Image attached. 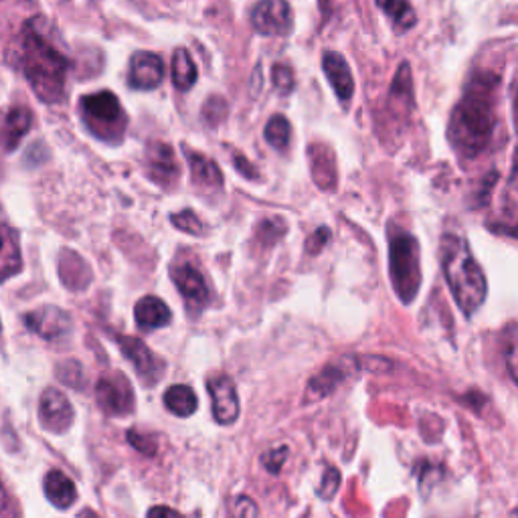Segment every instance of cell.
Wrapping results in <instances>:
<instances>
[{
	"label": "cell",
	"instance_id": "6da1fadb",
	"mask_svg": "<svg viewBox=\"0 0 518 518\" xmlns=\"http://www.w3.org/2000/svg\"><path fill=\"white\" fill-rule=\"evenodd\" d=\"M498 77L490 73L476 75L462 102L452 112L450 140L464 160L480 156L492 138L496 116H494V92Z\"/></svg>",
	"mask_w": 518,
	"mask_h": 518
},
{
	"label": "cell",
	"instance_id": "7a4b0ae2",
	"mask_svg": "<svg viewBox=\"0 0 518 518\" xmlns=\"http://www.w3.org/2000/svg\"><path fill=\"white\" fill-rule=\"evenodd\" d=\"M21 51H23V71L35 94L47 104L59 102L65 90L69 61L41 33L39 19H33L27 23L23 31Z\"/></svg>",
	"mask_w": 518,
	"mask_h": 518
},
{
	"label": "cell",
	"instance_id": "3957f363",
	"mask_svg": "<svg viewBox=\"0 0 518 518\" xmlns=\"http://www.w3.org/2000/svg\"><path fill=\"white\" fill-rule=\"evenodd\" d=\"M442 268L446 282L464 316H472L486 300L488 284L464 237L448 233L442 237Z\"/></svg>",
	"mask_w": 518,
	"mask_h": 518
},
{
	"label": "cell",
	"instance_id": "277c9868",
	"mask_svg": "<svg viewBox=\"0 0 518 518\" xmlns=\"http://www.w3.org/2000/svg\"><path fill=\"white\" fill-rule=\"evenodd\" d=\"M389 276L397 298L411 304L421 288L419 243L411 233H397L389 243Z\"/></svg>",
	"mask_w": 518,
	"mask_h": 518
},
{
	"label": "cell",
	"instance_id": "5b68a950",
	"mask_svg": "<svg viewBox=\"0 0 518 518\" xmlns=\"http://www.w3.org/2000/svg\"><path fill=\"white\" fill-rule=\"evenodd\" d=\"M81 112L85 126L100 140L118 144L124 138L128 118L120 100L112 92L90 94L81 100Z\"/></svg>",
	"mask_w": 518,
	"mask_h": 518
},
{
	"label": "cell",
	"instance_id": "8992f818",
	"mask_svg": "<svg viewBox=\"0 0 518 518\" xmlns=\"http://www.w3.org/2000/svg\"><path fill=\"white\" fill-rule=\"evenodd\" d=\"M118 347L124 353V357L134 365L140 381L146 387H154L162 379L166 363L158 359L140 338L118 336Z\"/></svg>",
	"mask_w": 518,
	"mask_h": 518
},
{
	"label": "cell",
	"instance_id": "52a82bcc",
	"mask_svg": "<svg viewBox=\"0 0 518 518\" xmlns=\"http://www.w3.org/2000/svg\"><path fill=\"white\" fill-rule=\"evenodd\" d=\"M251 23L259 35H288L292 31V11L288 0H259L251 13Z\"/></svg>",
	"mask_w": 518,
	"mask_h": 518
},
{
	"label": "cell",
	"instance_id": "ba28073f",
	"mask_svg": "<svg viewBox=\"0 0 518 518\" xmlns=\"http://www.w3.org/2000/svg\"><path fill=\"white\" fill-rule=\"evenodd\" d=\"M96 397L108 415H128L134 411V389L122 373L102 377Z\"/></svg>",
	"mask_w": 518,
	"mask_h": 518
},
{
	"label": "cell",
	"instance_id": "9c48e42d",
	"mask_svg": "<svg viewBox=\"0 0 518 518\" xmlns=\"http://www.w3.org/2000/svg\"><path fill=\"white\" fill-rule=\"evenodd\" d=\"M170 274H172V282H175L177 288L181 290L189 312L199 314L209 304V298H211L203 274L191 264H179L172 268Z\"/></svg>",
	"mask_w": 518,
	"mask_h": 518
},
{
	"label": "cell",
	"instance_id": "30bf717a",
	"mask_svg": "<svg viewBox=\"0 0 518 518\" xmlns=\"http://www.w3.org/2000/svg\"><path fill=\"white\" fill-rule=\"evenodd\" d=\"M146 172L148 177L164 187L170 189L181 175V168L177 164L175 152L164 142H152L146 150Z\"/></svg>",
	"mask_w": 518,
	"mask_h": 518
},
{
	"label": "cell",
	"instance_id": "8fae6325",
	"mask_svg": "<svg viewBox=\"0 0 518 518\" xmlns=\"http://www.w3.org/2000/svg\"><path fill=\"white\" fill-rule=\"evenodd\" d=\"M213 401V415L221 425H233L239 417V397L231 377L219 375L207 383Z\"/></svg>",
	"mask_w": 518,
	"mask_h": 518
},
{
	"label": "cell",
	"instance_id": "7c38bea8",
	"mask_svg": "<svg viewBox=\"0 0 518 518\" xmlns=\"http://www.w3.org/2000/svg\"><path fill=\"white\" fill-rule=\"evenodd\" d=\"M39 417L45 429L53 434H63L73 423V407L59 389H45L41 395Z\"/></svg>",
	"mask_w": 518,
	"mask_h": 518
},
{
	"label": "cell",
	"instance_id": "4fadbf2b",
	"mask_svg": "<svg viewBox=\"0 0 518 518\" xmlns=\"http://www.w3.org/2000/svg\"><path fill=\"white\" fill-rule=\"evenodd\" d=\"M322 69L332 85V90L336 98L342 104H349L351 98L355 96V79L351 73V67L340 53L336 51H326L322 55Z\"/></svg>",
	"mask_w": 518,
	"mask_h": 518
},
{
	"label": "cell",
	"instance_id": "5bb4252c",
	"mask_svg": "<svg viewBox=\"0 0 518 518\" xmlns=\"http://www.w3.org/2000/svg\"><path fill=\"white\" fill-rule=\"evenodd\" d=\"M25 320H27V326L39 336H43L45 340H59L71 332L69 314L55 306H45L41 310H35L27 314Z\"/></svg>",
	"mask_w": 518,
	"mask_h": 518
},
{
	"label": "cell",
	"instance_id": "9a60e30c",
	"mask_svg": "<svg viewBox=\"0 0 518 518\" xmlns=\"http://www.w3.org/2000/svg\"><path fill=\"white\" fill-rule=\"evenodd\" d=\"M164 77V63L154 53H136L130 61V85L134 90H156Z\"/></svg>",
	"mask_w": 518,
	"mask_h": 518
},
{
	"label": "cell",
	"instance_id": "2e32d148",
	"mask_svg": "<svg viewBox=\"0 0 518 518\" xmlns=\"http://www.w3.org/2000/svg\"><path fill=\"white\" fill-rule=\"evenodd\" d=\"M413 92H411V73H409V65L403 63L397 71V77L393 81L391 88V96H389V124H393L397 120L399 126L407 124L409 112H411V104H413Z\"/></svg>",
	"mask_w": 518,
	"mask_h": 518
},
{
	"label": "cell",
	"instance_id": "e0dca14e",
	"mask_svg": "<svg viewBox=\"0 0 518 518\" xmlns=\"http://www.w3.org/2000/svg\"><path fill=\"white\" fill-rule=\"evenodd\" d=\"M308 158H310L314 183L320 189H332L336 185V177H338L332 150L326 144H312L308 148Z\"/></svg>",
	"mask_w": 518,
	"mask_h": 518
},
{
	"label": "cell",
	"instance_id": "ac0fdd59",
	"mask_svg": "<svg viewBox=\"0 0 518 518\" xmlns=\"http://www.w3.org/2000/svg\"><path fill=\"white\" fill-rule=\"evenodd\" d=\"M189 166H191V175H193V183L209 189V191H221L223 189V175L217 166L215 160L203 156L201 152H193L189 148H185Z\"/></svg>",
	"mask_w": 518,
	"mask_h": 518
},
{
	"label": "cell",
	"instance_id": "d6986e66",
	"mask_svg": "<svg viewBox=\"0 0 518 518\" xmlns=\"http://www.w3.org/2000/svg\"><path fill=\"white\" fill-rule=\"evenodd\" d=\"M134 316H136V324L142 330H156V328L168 326L172 320L170 308L166 306V302H162L156 296H146L138 300L134 308Z\"/></svg>",
	"mask_w": 518,
	"mask_h": 518
},
{
	"label": "cell",
	"instance_id": "ffe728a7",
	"mask_svg": "<svg viewBox=\"0 0 518 518\" xmlns=\"http://www.w3.org/2000/svg\"><path fill=\"white\" fill-rule=\"evenodd\" d=\"M45 496L53 506L65 510L75 502L77 490L69 476H65L61 470H53L45 476Z\"/></svg>",
	"mask_w": 518,
	"mask_h": 518
},
{
	"label": "cell",
	"instance_id": "44dd1931",
	"mask_svg": "<svg viewBox=\"0 0 518 518\" xmlns=\"http://www.w3.org/2000/svg\"><path fill=\"white\" fill-rule=\"evenodd\" d=\"M344 377H347V371L342 369V365H328L324 371H320V375H316L308 383L306 403H316L334 393V389L344 381Z\"/></svg>",
	"mask_w": 518,
	"mask_h": 518
},
{
	"label": "cell",
	"instance_id": "7402d4cb",
	"mask_svg": "<svg viewBox=\"0 0 518 518\" xmlns=\"http://www.w3.org/2000/svg\"><path fill=\"white\" fill-rule=\"evenodd\" d=\"M33 124V116L27 108H13L7 114L5 126H3V144L9 150H15L21 142V138L29 132Z\"/></svg>",
	"mask_w": 518,
	"mask_h": 518
},
{
	"label": "cell",
	"instance_id": "603a6c76",
	"mask_svg": "<svg viewBox=\"0 0 518 518\" xmlns=\"http://www.w3.org/2000/svg\"><path fill=\"white\" fill-rule=\"evenodd\" d=\"M164 405L170 413H175L179 417H191L199 407V399L191 387L172 385L164 393Z\"/></svg>",
	"mask_w": 518,
	"mask_h": 518
},
{
	"label": "cell",
	"instance_id": "cb8c5ba5",
	"mask_svg": "<svg viewBox=\"0 0 518 518\" xmlns=\"http://www.w3.org/2000/svg\"><path fill=\"white\" fill-rule=\"evenodd\" d=\"M197 65L187 49H177L172 55V81L181 92H189L197 81Z\"/></svg>",
	"mask_w": 518,
	"mask_h": 518
},
{
	"label": "cell",
	"instance_id": "d4e9b609",
	"mask_svg": "<svg viewBox=\"0 0 518 518\" xmlns=\"http://www.w3.org/2000/svg\"><path fill=\"white\" fill-rule=\"evenodd\" d=\"M377 7L391 19L397 33L409 31L417 21L409 0H377Z\"/></svg>",
	"mask_w": 518,
	"mask_h": 518
},
{
	"label": "cell",
	"instance_id": "484cf974",
	"mask_svg": "<svg viewBox=\"0 0 518 518\" xmlns=\"http://www.w3.org/2000/svg\"><path fill=\"white\" fill-rule=\"evenodd\" d=\"M290 136H292V126H290V122L284 116H274L268 122V126H266V140L276 150H286L288 144H290Z\"/></svg>",
	"mask_w": 518,
	"mask_h": 518
},
{
	"label": "cell",
	"instance_id": "4316f807",
	"mask_svg": "<svg viewBox=\"0 0 518 518\" xmlns=\"http://www.w3.org/2000/svg\"><path fill=\"white\" fill-rule=\"evenodd\" d=\"M170 223L175 225L179 231L189 233V235L201 237V235L207 233L205 223H203L191 209H185V211H181V213H177V215H170Z\"/></svg>",
	"mask_w": 518,
	"mask_h": 518
},
{
	"label": "cell",
	"instance_id": "83f0119b",
	"mask_svg": "<svg viewBox=\"0 0 518 518\" xmlns=\"http://www.w3.org/2000/svg\"><path fill=\"white\" fill-rule=\"evenodd\" d=\"M284 233H286V221L280 219V217L262 221V223L257 225V231H255V235L259 237V241L266 243V245L276 243L280 237H284Z\"/></svg>",
	"mask_w": 518,
	"mask_h": 518
},
{
	"label": "cell",
	"instance_id": "f1b7e54d",
	"mask_svg": "<svg viewBox=\"0 0 518 518\" xmlns=\"http://www.w3.org/2000/svg\"><path fill=\"white\" fill-rule=\"evenodd\" d=\"M225 116H227V104L221 98H211L203 108V118L211 126L221 124L225 120Z\"/></svg>",
	"mask_w": 518,
	"mask_h": 518
},
{
	"label": "cell",
	"instance_id": "f546056e",
	"mask_svg": "<svg viewBox=\"0 0 518 518\" xmlns=\"http://www.w3.org/2000/svg\"><path fill=\"white\" fill-rule=\"evenodd\" d=\"M128 442L144 456H154L156 454V440L146 436V434H140L138 429H130L128 431Z\"/></svg>",
	"mask_w": 518,
	"mask_h": 518
},
{
	"label": "cell",
	"instance_id": "4dcf8cb0",
	"mask_svg": "<svg viewBox=\"0 0 518 518\" xmlns=\"http://www.w3.org/2000/svg\"><path fill=\"white\" fill-rule=\"evenodd\" d=\"M274 85L280 94H290L294 90V71L288 65L274 67Z\"/></svg>",
	"mask_w": 518,
	"mask_h": 518
},
{
	"label": "cell",
	"instance_id": "1f68e13d",
	"mask_svg": "<svg viewBox=\"0 0 518 518\" xmlns=\"http://www.w3.org/2000/svg\"><path fill=\"white\" fill-rule=\"evenodd\" d=\"M286 458H288V448L282 446V448H276V450L266 452V454L262 456V464L266 466V470H268L270 474H280V470H282Z\"/></svg>",
	"mask_w": 518,
	"mask_h": 518
},
{
	"label": "cell",
	"instance_id": "d6a6232c",
	"mask_svg": "<svg viewBox=\"0 0 518 518\" xmlns=\"http://www.w3.org/2000/svg\"><path fill=\"white\" fill-rule=\"evenodd\" d=\"M338 486H340V474H338V470L328 468V470L324 472V476H322V488L318 490V496L324 498V500H330V498H334Z\"/></svg>",
	"mask_w": 518,
	"mask_h": 518
},
{
	"label": "cell",
	"instance_id": "836d02e7",
	"mask_svg": "<svg viewBox=\"0 0 518 518\" xmlns=\"http://www.w3.org/2000/svg\"><path fill=\"white\" fill-rule=\"evenodd\" d=\"M508 355H506V363H508V371H510V377L512 381H516V326L510 324L508 326Z\"/></svg>",
	"mask_w": 518,
	"mask_h": 518
},
{
	"label": "cell",
	"instance_id": "e575fe53",
	"mask_svg": "<svg viewBox=\"0 0 518 518\" xmlns=\"http://www.w3.org/2000/svg\"><path fill=\"white\" fill-rule=\"evenodd\" d=\"M330 239V231H328V227H320V229H316L314 231V235L306 241V249L310 251V253H318L324 245H326V241Z\"/></svg>",
	"mask_w": 518,
	"mask_h": 518
},
{
	"label": "cell",
	"instance_id": "d590c367",
	"mask_svg": "<svg viewBox=\"0 0 518 518\" xmlns=\"http://www.w3.org/2000/svg\"><path fill=\"white\" fill-rule=\"evenodd\" d=\"M233 164H235V168L241 172V175L245 177V179H249V181H257V170L249 164V160L245 158V156H241V154H233Z\"/></svg>",
	"mask_w": 518,
	"mask_h": 518
},
{
	"label": "cell",
	"instance_id": "8d00e7d4",
	"mask_svg": "<svg viewBox=\"0 0 518 518\" xmlns=\"http://www.w3.org/2000/svg\"><path fill=\"white\" fill-rule=\"evenodd\" d=\"M235 514L237 516H255L257 508L249 498H237L235 502Z\"/></svg>",
	"mask_w": 518,
	"mask_h": 518
},
{
	"label": "cell",
	"instance_id": "74e56055",
	"mask_svg": "<svg viewBox=\"0 0 518 518\" xmlns=\"http://www.w3.org/2000/svg\"><path fill=\"white\" fill-rule=\"evenodd\" d=\"M7 508H9V494L3 486V482H0V514H5Z\"/></svg>",
	"mask_w": 518,
	"mask_h": 518
},
{
	"label": "cell",
	"instance_id": "f35d334b",
	"mask_svg": "<svg viewBox=\"0 0 518 518\" xmlns=\"http://www.w3.org/2000/svg\"><path fill=\"white\" fill-rule=\"evenodd\" d=\"M150 516H156V514H172V516H181L177 510H172V508H162V506H158V508H150V512H148Z\"/></svg>",
	"mask_w": 518,
	"mask_h": 518
},
{
	"label": "cell",
	"instance_id": "ab89813d",
	"mask_svg": "<svg viewBox=\"0 0 518 518\" xmlns=\"http://www.w3.org/2000/svg\"><path fill=\"white\" fill-rule=\"evenodd\" d=\"M0 249H3V237H0Z\"/></svg>",
	"mask_w": 518,
	"mask_h": 518
}]
</instances>
